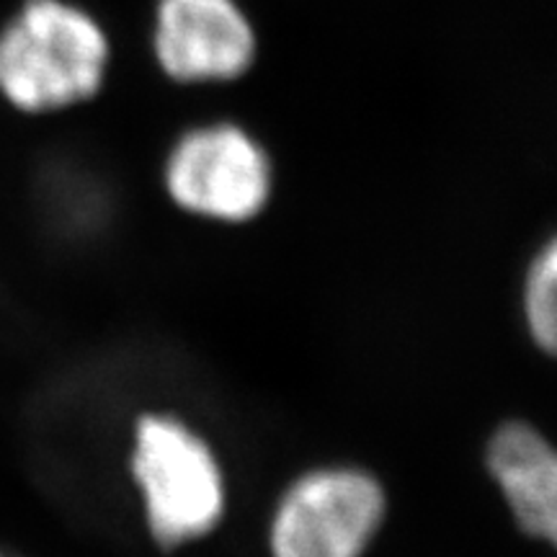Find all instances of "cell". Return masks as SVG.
<instances>
[{"instance_id": "obj_1", "label": "cell", "mask_w": 557, "mask_h": 557, "mask_svg": "<svg viewBox=\"0 0 557 557\" xmlns=\"http://www.w3.org/2000/svg\"><path fill=\"white\" fill-rule=\"evenodd\" d=\"M107 62V34L65 0H26L0 29V94L29 114L90 99Z\"/></svg>"}, {"instance_id": "obj_2", "label": "cell", "mask_w": 557, "mask_h": 557, "mask_svg": "<svg viewBox=\"0 0 557 557\" xmlns=\"http://www.w3.org/2000/svg\"><path fill=\"white\" fill-rule=\"evenodd\" d=\"M132 470L148 504V521L163 547L201 537L222 517L220 468L199 436L173 418L148 416L137 426Z\"/></svg>"}, {"instance_id": "obj_3", "label": "cell", "mask_w": 557, "mask_h": 557, "mask_svg": "<svg viewBox=\"0 0 557 557\" xmlns=\"http://www.w3.org/2000/svg\"><path fill=\"white\" fill-rule=\"evenodd\" d=\"M385 496L372 478L329 470L302 478L278 506L274 557H361L377 532Z\"/></svg>"}, {"instance_id": "obj_4", "label": "cell", "mask_w": 557, "mask_h": 557, "mask_svg": "<svg viewBox=\"0 0 557 557\" xmlns=\"http://www.w3.org/2000/svg\"><path fill=\"white\" fill-rule=\"evenodd\" d=\"M169 191L184 209L220 220H248L267 205L271 165L246 132L230 124L186 135L169 160Z\"/></svg>"}, {"instance_id": "obj_5", "label": "cell", "mask_w": 557, "mask_h": 557, "mask_svg": "<svg viewBox=\"0 0 557 557\" xmlns=\"http://www.w3.org/2000/svg\"><path fill=\"white\" fill-rule=\"evenodd\" d=\"M156 58L176 81H233L256 58V34L235 0H160Z\"/></svg>"}, {"instance_id": "obj_6", "label": "cell", "mask_w": 557, "mask_h": 557, "mask_svg": "<svg viewBox=\"0 0 557 557\" xmlns=\"http://www.w3.org/2000/svg\"><path fill=\"white\" fill-rule=\"evenodd\" d=\"M487 462L521 529L532 537L555 542L557 459L553 447L524 423H508L493 436Z\"/></svg>"}, {"instance_id": "obj_7", "label": "cell", "mask_w": 557, "mask_h": 557, "mask_svg": "<svg viewBox=\"0 0 557 557\" xmlns=\"http://www.w3.org/2000/svg\"><path fill=\"white\" fill-rule=\"evenodd\" d=\"M557 248L555 243L542 250L527 282V320L532 336L547 354L557 346Z\"/></svg>"}, {"instance_id": "obj_8", "label": "cell", "mask_w": 557, "mask_h": 557, "mask_svg": "<svg viewBox=\"0 0 557 557\" xmlns=\"http://www.w3.org/2000/svg\"><path fill=\"white\" fill-rule=\"evenodd\" d=\"M0 557H5V555H0Z\"/></svg>"}]
</instances>
